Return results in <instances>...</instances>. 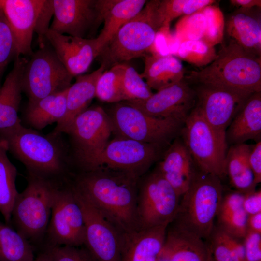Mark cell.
I'll list each match as a JSON object with an SVG mask.
<instances>
[{"instance_id": "1", "label": "cell", "mask_w": 261, "mask_h": 261, "mask_svg": "<svg viewBox=\"0 0 261 261\" xmlns=\"http://www.w3.org/2000/svg\"><path fill=\"white\" fill-rule=\"evenodd\" d=\"M140 177L105 167L73 173L72 188L125 233L139 230L137 202Z\"/></svg>"}, {"instance_id": "2", "label": "cell", "mask_w": 261, "mask_h": 261, "mask_svg": "<svg viewBox=\"0 0 261 261\" xmlns=\"http://www.w3.org/2000/svg\"><path fill=\"white\" fill-rule=\"evenodd\" d=\"M61 135L43 134L24 127L21 121L0 129V139L25 166L28 175L58 184L68 181L73 173L68 147Z\"/></svg>"}, {"instance_id": "3", "label": "cell", "mask_w": 261, "mask_h": 261, "mask_svg": "<svg viewBox=\"0 0 261 261\" xmlns=\"http://www.w3.org/2000/svg\"><path fill=\"white\" fill-rule=\"evenodd\" d=\"M184 80L251 95L261 91V58L230 40L213 61L200 70L192 71Z\"/></svg>"}, {"instance_id": "4", "label": "cell", "mask_w": 261, "mask_h": 261, "mask_svg": "<svg viewBox=\"0 0 261 261\" xmlns=\"http://www.w3.org/2000/svg\"><path fill=\"white\" fill-rule=\"evenodd\" d=\"M174 223L203 239H208L214 227L223 198L220 179L198 171L182 196Z\"/></svg>"}, {"instance_id": "5", "label": "cell", "mask_w": 261, "mask_h": 261, "mask_svg": "<svg viewBox=\"0 0 261 261\" xmlns=\"http://www.w3.org/2000/svg\"><path fill=\"white\" fill-rule=\"evenodd\" d=\"M157 0L147 1L142 10L125 23L104 45L97 58L105 69L150 55L159 31L156 16Z\"/></svg>"}, {"instance_id": "6", "label": "cell", "mask_w": 261, "mask_h": 261, "mask_svg": "<svg viewBox=\"0 0 261 261\" xmlns=\"http://www.w3.org/2000/svg\"><path fill=\"white\" fill-rule=\"evenodd\" d=\"M58 185L28 175L26 187L16 197L11 222L16 231L29 242L40 240L46 233Z\"/></svg>"}, {"instance_id": "7", "label": "cell", "mask_w": 261, "mask_h": 261, "mask_svg": "<svg viewBox=\"0 0 261 261\" xmlns=\"http://www.w3.org/2000/svg\"><path fill=\"white\" fill-rule=\"evenodd\" d=\"M180 135L200 171L220 179L226 175V134L215 130L196 107L187 117Z\"/></svg>"}, {"instance_id": "8", "label": "cell", "mask_w": 261, "mask_h": 261, "mask_svg": "<svg viewBox=\"0 0 261 261\" xmlns=\"http://www.w3.org/2000/svg\"><path fill=\"white\" fill-rule=\"evenodd\" d=\"M107 114L118 137L164 147L180 135L184 123L148 116L125 102L114 103Z\"/></svg>"}, {"instance_id": "9", "label": "cell", "mask_w": 261, "mask_h": 261, "mask_svg": "<svg viewBox=\"0 0 261 261\" xmlns=\"http://www.w3.org/2000/svg\"><path fill=\"white\" fill-rule=\"evenodd\" d=\"M0 7L14 34L20 56H30L33 33L39 46L46 42L45 35L53 15L52 0H0Z\"/></svg>"}, {"instance_id": "10", "label": "cell", "mask_w": 261, "mask_h": 261, "mask_svg": "<svg viewBox=\"0 0 261 261\" xmlns=\"http://www.w3.org/2000/svg\"><path fill=\"white\" fill-rule=\"evenodd\" d=\"M112 127L107 112L100 106L87 109L64 133L70 138L73 151L72 164L78 171L87 170L108 142Z\"/></svg>"}, {"instance_id": "11", "label": "cell", "mask_w": 261, "mask_h": 261, "mask_svg": "<svg viewBox=\"0 0 261 261\" xmlns=\"http://www.w3.org/2000/svg\"><path fill=\"white\" fill-rule=\"evenodd\" d=\"M73 78L52 47L45 44L27 61L22 78V91L29 101H35L67 89Z\"/></svg>"}, {"instance_id": "12", "label": "cell", "mask_w": 261, "mask_h": 261, "mask_svg": "<svg viewBox=\"0 0 261 261\" xmlns=\"http://www.w3.org/2000/svg\"><path fill=\"white\" fill-rule=\"evenodd\" d=\"M180 197L156 170L138 185L137 214L139 230L169 225L174 219Z\"/></svg>"}, {"instance_id": "13", "label": "cell", "mask_w": 261, "mask_h": 261, "mask_svg": "<svg viewBox=\"0 0 261 261\" xmlns=\"http://www.w3.org/2000/svg\"><path fill=\"white\" fill-rule=\"evenodd\" d=\"M46 233L48 246H81L85 244L83 213L68 181L56 187Z\"/></svg>"}, {"instance_id": "14", "label": "cell", "mask_w": 261, "mask_h": 261, "mask_svg": "<svg viewBox=\"0 0 261 261\" xmlns=\"http://www.w3.org/2000/svg\"><path fill=\"white\" fill-rule=\"evenodd\" d=\"M70 186L83 213L85 227L84 245L98 261H120L126 233Z\"/></svg>"}, {"instance_id": "15", "label": "cell", "mask_w": 261, "mask_h": 261, "mask_svg": "<svg viewBox=\"0 0 261 261\" xmlns=\"http://www.w3.org/2000/svg\"><path fill=\"white\" fill-rule=\"evenodd\" d=\"M164 147L118 137L108 142L89 168L105 167L133 174L140 177L164 153Z\"/></svg>"}, {"instance_id": "16", "label": "cell", "mask_w": 261, "mask_h": 261, "mask_svg": "<svg viewBox=\"0 0 261 261\" xmlns=\"http://www.w3.org/2000/svg\"><path fill=\"white\" fill-rule=\"evenodd\" d=\"M194 89L195 107L215 130L224 133L252 95L209 85L198 84Z\"/></svg>"}, {"instance_id": "17", "label": "cell", "mask_w": 261, "mask_h": 261, "mask_svg": "<svg viewBox=\"0 0 261 261\" xmlns=\"http://www.w3.org/2000/svg\"><path fill=\"white\" fill-rule=\"evenodd\" d=\"M195 91L184 79L157 91L145 100L123 101L145 114L185 122L195 107Z\"/></svg>"}, {"instance_id": "18", "label": "cell", "mask_w": 261, "mask_h": 261, "mask_svg": "<svg viewBox=\"0 0 261 261\" xmlns=\"http://www.w3.org/2000/svg\"><path fill=\"white\" fill-rule=\"evenodd\" d=\"M45 38L73 77L87 71L101 51L96 38L73 37L57 33L49 29Z\"/></svg>"}, {"instance_id": "19", "label": "cell", "mask_w": 261, "mask_h": 261, "mask_svg": "<svg viewBox=\"0 0 261 261\" xmlns=\"http://www.w3.org/2000/svg\"><path fill=\"white\" fill-rule=\"evenodd\" d=\"M95 0H52L53 20L49 29L59 34L84 36L97 22Z\"/></svg>"}, {"instance_id": "20", "label": "cell", "mask_w": 261, "mask_h": 261, "mask_svg": "<svg viewBox=\"0 0 261 261\" xmlns=\"http://www.w3.org/2000/svg\"><path fill=\"white\" fill-rule=\"evenodd\" d=\"M213 256L203 239L171 222L167 226L158 261H211Z\"/></svg>"}, {"instance_id": "21", "label": "cell", "mask_w": 261, "mask_h": 261, "mask_svg": "<svg viewBox=\"0 0 261 261\" xmlns=\"http://www.w3.org/2000/svg\"><path fill=\"white\" fill-rule=\"evenodd\" d=\"M157 170L180 197L188 189L199 171L181 138L178 137L164 152Z\"/></svg>"}, {"instance_id": "22", "label": "cell", "mask_w": 261, "mask_h": 261, "mask_svg": "<svg viewBox=\"0 0 261 261\" xmlns=\"http://www.w3.org/2000/svg\"><path fill=\"white\" fill-rule=\"evenodd\" d=\"M147 1L145 0H96L97 22L103 21V28L96 38L101 51L122 26L142 10Z\"/></svg>"}, {"instance_id": "23", "label": "cell", "mask_w": 261, "mask_h": 261, "mask_svg": "<svg viewBox=\"0 0 261 261\" xmlns=\"http://www.w3.org/2000/svg\"><path fill=\"white\" fill-rule=\"evenodd\" d=\"M105 70V66L101 64L92 72L75 77V82L67 89L65 115L57 123L51 133L55 135L64 133L74 119L88 108L92 99L96 97L98 80Z\"/></svg>"}, {"instance_id": "24", "label": "cell", "mask_w": 261, "mask_h": 261, "mask_svg": "<svg viewBox=\"0 0 261 261\" xmlns=\"http://www.w3.org/2000/svg\"><path fill=\"white\" fill-rule=\"evenodd\" d=\"M168 225L126 233L120 261H158Z\"/></svg>"}, {"instance_id": "25", "label": "cell", "mask_w": 261, "mask_h": 261, "mask_svg": "<svg viewBox=\"0 0 261 261\" xmlns=\"http://www.w3.org/2000/svg\"><path fill=\"white\" fill-rule=\"evenodd\" d=\"M253 10L241 8L232 13L227 21L226 30L231 40L246 52L261 58L260 16Z\"/></svg>"}, {"instance_id": "26", "label": "cell", "mask_w": 261, "mask_h": 261, "mask_svg": "<svg viewBox=\"0 0 261 261\" xmlns=\"http://www.w3.org/2000/svg\"><path fill=\"white\" fill-rule=\"evenodd\" d=\"M226 130L227 144L256 143L261 139V91L250 96Z\"/></svg>"}, {"instance_id": "27", "label": "cell", "mask_w": 261, "mask_h": 261, "mask_svg": "<svg viewBox=\"0 0 261 261\" xmlns=\"http://www.w3.org/2000/svg\"><path fill=\"white\" fill-rule=\"evenodd\" d=\"M28 59L19 56L0 88V129L11 127L20 121L18 113L21 100L22 78Z\"/></svg>"}, {"instance_id": "28", "label": "cell", "mask_w": 261, "mask_h": 261, "mask_svg": "<svg viewBox=\"0 0 261 261\" xmlns=\"http://www.w3.org/2000/svg\"><path fill=\"white\" fill-rule=\"evenodd\" d=\"M144 58V69L140 75L151 89L158 91L184 79L183 64L176 57L148 55Z\"/></svg>"}, {"instance_id": "29", "label": "cell", "mask_w": 261, "mask_h": 261, "mask_svg": "<svg viewBox=\"0 0 261 261\" xmlns=\"http://www.w3.org/2000/svg\"><path fill=\"white\" fill-rule=\"evenodd\" d=\"M67 89L35 101H29L24 114L27 124L31 128L40 130L60 121L66 111Z\"/></svg>"}, {"instance_id": "30", "label": "cell", "mask_w": 261, "mask_h": 261, "mask_svg": "<svg viewBox=\"0 0 261 261\" xmlns=\"http://www.w3.org/2000/svg\"><path fill=\"white\" fill-rule=\"evenodd\" d=\"M253 145L246 143L231 145L226 156V172L231 185L246 194L255 190L254 175L249 163Z\"/></svg>"}, {"instance_id": "31", "label": "cell", "mask_w": 261, "mask_h": 261, "mask_svg": "<svg viewBox=\"0 0 261 261\" xmlns=\"http://www.w3.org/2000/svg\"><path fill=\"white\" fill-rule=\"evenodd\" d=\"M5 142L0 139V212L5 223H11L13 206L18 194L16 188L17 170L9 160Z\"/></svg>"}, {"instance_id": "32", "label": "cell", "mask_w": 261, "mask_h": 261, "mask_svg": "<svg viewBox=\"0 0 261 261\" xmlns=\"http://www.w3.org/2000/svg\"><path fill=\"white\" fill-rule=\"evenodd\" d=\"M30 242L9 225L0 221V261H33Z\"/></svg>"}, {"instance_id": "33", "label": "cell", "mask_w": 261, "mask_h": 261, "mask_svg": "<svg viewBox=\"0 0 261 261\" xmlns=\"http://www.w3.org/2000/svg\"><path fill=\"white\" fill-rule=\"evenodd\" d=\"M215 261H246L243 242L214 226L208 239Z\"/></svg>"}, {"instance_id": "34", "label": "cell", "mask_w": 261, "mask_h": 261, "mask_svg": "<svg viewBox=\"0 0 261 261\" xmlns=\"http://www.w3.org/2000/svg\"><path fill=\"white\" fill-rule=\"evenodd\" d=\"M122 63L115 65L105 70L96 84V97L108 103L125 101L121 86Z\"/></svg>"}, {"instance_id": "35", "label": "cell", "mask_w": 261, "mask_h": 261, "mask_svg": "<svg viewBox=\"0 0 261 261\" xmlns=\"http://www.w3.org/2000/svg\"><path fill=\"white\" fill-rule=\"evenodd\" d=\"M176 55L181 59L198 67L207 66L217 56L213 47L201 40H188L182 42Z\"/></svg>"}, {"instance_id": "36", "label": "cell", "mask_w": 261, "mask_h": 261, "mask_svg": "<svg viewBox=\"0 0 261 261\" xmlns=\"http://www.w3.org/2000/svg\"><path fill=\"white\" fill-rule=\"evenodd\" d=\"M121 86L125 101L145 100L153 93L151 88L132 66L122 63Z\"/></svg>"}, {"instance_id": "37", "label": "cell", "mask_w": 261, "mask_h": 261, "mask_svg": "<svg viewBox=\"0 0 261 261\" xmlns=\"http://www.w3.org/2000/svg\"><path fill=\"white\" fill-rule=\"evenodd\" d=\"M19 56L14 34L0 7V88L7 66Z\"/></svg>"}, {"instance_id": "38", "label": "cell", "mask_w": 261, "mask_h": 261, "mask_svg": "<svg viewBox=\"0 0 261 261\" xmlns=\"http://www.w3.org/2000/svg\"><path fill=\"white\" fill-rule=\"evenodd\" d=\"M202 13L206 21L204 33L201 39L211 47L222 40L224 29V20L220 10L209 5L203 9Z\"/></svg>"}, {"instance_id": "39", "label": "cell", "mask_w": 261, "mask_h": 261, "mask_svg": "<svg viewBox=\"0 0 261 261\" xmlns=\"http://www.w3.org/2000/svg\"><path fill=\"white\" fill-rule=\"evenodd\" d=\"M45 252L53 261H98L85 245L48 246Z\"/></svg>"}, {"instance_id": "40", "label": "cell", "mask_w": 261, "mask_h": 261, "mask_svg": "<svg viewBox=\"0 0 261 261\" xmlns=\"http://www.w3.org/2000/svg\"><path fill=\"white\" fill-rule=\"evenodd\" d=\"M217 217L219 227L235 238H244L248 230V215L243 208L227 215Z\"/></svg>"}, {"instance_id": "41", "label": "cell", "mask_w": 261, "mask_h": 261, "mask_svg": "<svg viewBox=\"0 0 261 261\" xmlns=\"http://www.w3.org/2000/svg\"><path fill=\"white\" fill-rule=\"evenodd\" d=\"M186 0H157L155 12L159 30L162 28L169 27L170 23L173 19L184 14V6Z\"/></svg>"}, {"instance_id": "42", "label": "cell", "mask_w": 261, "mask_h": 261, "mask_svg": "<svg viewBox=\"0 0 261 261\" xmlns=\"http://www.w3.org/2000/svg\"><path fill=\"white\" fill-rule=\"evenodd\" d=\"M243 239L246 261H261V234L247 230Z\"/></svg>"}, {"instance_id": "43", "label": "cell", "mask_w": 261, "mask_h": 261, "mask_svg": "<svg viewBox=\"0 0 261 261\" xmlns=\"http://www.w3.org/2000/svg\"><path fill=\"white\" fill-rule=\"evenodd\" d=\"M244 197L245 194L237 191L223 196L217 216L227 215L243 208Z\"/></svg>"}, {"instance_id": "44", "label": "cell", "mask_w": 261, "mask_h": 261, "mask_svg": "<svg viewBox=\"0 0 261 261\" xmlns=\"http://www.w3.org/2000/svg\"><path fill=\"white\" fill-rule=\"evenodd\" d=\"M186 34L190 40H201L205 31V18L202 12L195 13L187 21Z\"/></svg>"}, {"instance_id": "45", "label": "cell", "mask_w": 261, "mask_h": 261, "mask_svg": "<svg viewBox=\"0 0 261 261\" xmlns=\"http://www.w3.org/2000/svg\"><path fill=\"white\" fill-rule=\"evenodd\" d=\"M249 163L256 185L261 182V141L253 145L249 156Z\"/></svg>"}, {"instance_id": "46", "label": "cell", "mask_w": 261, "mask_h": 261, "mask_svg": "<svg viewBox=\"0 0 261 261\" xmlns=\"http://www.w3.org/2000/svg\"><path fill=\"white\" fill-rule=\"evenodd\" d=\"M243 208L248 215L261 212V189L245 194Z\"/></svg>"}, {"instance_id": "47", "label": "cell", "mask_w": 261, "mask_h": 261, "mask_svg": "<svg viewBox=\"0 0 261 261\" xmlns=\"http://www.w3.org/2000/svg\"><path fill=\"white\" fill-rule=\"evenodd\" d=\"M248 230L261 234V212L248 215Z\"/></svg>"}, {"instance_id": "48", "label": "cell", "mask_w": 261, "mask_h": 261, "mask_svg": "<svg viewBox=\"0 0 261 261\" xmlns=\"http://www.w3.org/2000/svg\"><path fill=\"white\" fill-rule=\"evenodd\" d=\"M230 1L234 5L242 8L249 9L257 7H261V1L259 0H232Z\"/></svg>"}, {"instance_id": "49", "label": "cell", "mask_w": 261, "mask_h": 261, "mask_svg": "<svg viewBox=\"0 0 261 261\" xmlns=\"http://www.w3.org/2000/svg\"><path fill=\"white\" fill-rule=\"evenodd\" d=\"M33 261H53L48 255L44 252L39 255L36 258H35Z\"/></svg>"}, {"instance_id": "50", "label": "cell", "mask_w": 261, "mask_h": 261, "mask_svg": "<svg viewBox=\"0 0 261 261\" xmlns=\"http://www.w3.org/2000/svg\"><path fill=\"white\" fill-rule=\"evenodd\" d=\"M211 261H215L214 260V259H213H213Z\"/></svg>"}]
</instances>
